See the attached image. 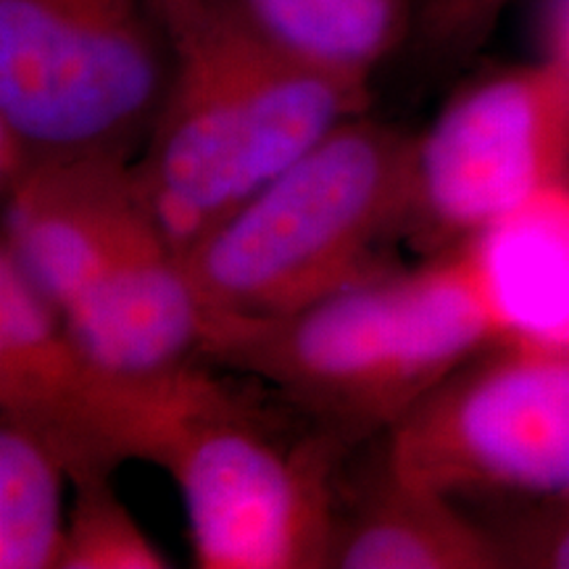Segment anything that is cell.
<instances>
[{"mask_svg": "<svg viewBox=\"0 0 569 569\" xmlns=\"http://www.w3.org/2000/svg\"><path fill=\"white\" fill-rule=\"evenodd\" d=\"M172 80L138 167L177 251L338 124L369 111V82L309 61L248 0H156Z\"/></svg>", "mask_w": 569, "mask_h": 569, "instance_id": "obj_1", "label": "cell"}, {"mask_svg": "<svg viewBox=\"0 0 569 569\" xmlns=\"http://www.w3.org/2000/svg\"><path fill=\"white\" fill-rule=\"evenodd\" d=\"M498 343L467 243L296 315L219 325L203 361L232 369L353 446L388 436L469 359Z\"/></svg>", "mask_w": 569, "mask_h": 569, "instance_id": "obj_2", "label": "cell"}, {"mask_svg": "<svg viewBox=\"0 0 569 569\" xmlns=\"http://www.w3.org/2000/svg\"><path fill=\"white\" fill-rule=\"evenodd\" d=\"M415 222L417 134L369 111L348 119L182 251L206 336L396 272L390 251Z\"/></svg>", "mask_w": 569, "mask_h": 569, "instance_id": "obj_3", "label": "cell"}, {"mask_svg": "<svg viewBox=\"0 0 569 569\" xmlns=\"http://www.w3.org/2000/svg\"><path fill=\"white\" fill-rule=\"evenodd\" d=\"M353 448L211 372L156 467L182 498L196 567L330 569Z\"/></svg>", "mask_w": 569, "mask_h": 569, "instance_id": "obj_4", "label": "cell"}, {"mask_svg": "<svg viewBox=\"0 0 569 569\" xmlns=\"http://www.w3.org/2000/svg\"><path fill=\"white\" fill-rule=\"evenodd\" d=\"M172 80L156 0H0V177L138 161Z\"/></svg>", "mask_w": 569, "mask_h": 569, "instance_id": "obj_5", "label": "cell"}, {"mask_svg": "<svg viewBox=\"0 0 569 569\" xmlns=\"http://www.w3.org/2000/svg\"><path fill=\"white\" fill-rule=\"evenodd\" d=\"M211 372L209 361L163 377L109 367L0 246V417L46 438L71 480L117 475L127 461L159 465Z\"/></svg>", "mask_w": 569, "mask_h": 569, "instance_id": "obj_6", "label": "cell"}, {"mask_svg": "<svg viewBox=\"0 0 569 569\" xmlns=\"http://www.w3.org/2000/svg\"><path fill=\"white\" fill-rule=\"evenodd\" d=\"M386 440L398 475L453 498L569 496V346L493 343Z\"/></svg>", "mask_w": 569, "mask_h": 569, "instance_id": "obj_7", "label": "cell"}, {"mask_svg": "<svg viewBox=\"0 0 569 569\" xmlns=\"http://www.w3.org/2000/svg\"><path fill=\"white\" fill-rule=\"evenodd\" d=\"M569 174V61L493 69L417 134L415 238L459 246Z\"/></svg>", "mask_w": 569, "mask_h": 569, "instance_id": "obj_8", "label": "cell"}, {"mask_svg": "<svg viewBox=\"0 0 569 569\" xmlns=\"http://www.w3.org/2000/svg\"><path fill=\"white\" fill-rule=\"evenodd\" d=\"M330 569H503L486 522L467 517L457 498L380 472L340 503Z\"/></svg>", "mask_w": 569, "mask_h": 569, "instance_id": "obj_9", "label": "cell"}, {"mask_svg": "<svg viewBox=\"0 0 569 569\" xmlns=\"http://www.w3.org/2000/svg\"><path fill=\"white\" fill-rule=\"evenodd\" d=\"M465 243L498 343L569 346V174Z\"/></svg>", "mask_w": 569, "mask_h": 569, "instance_id": "obj_10", "label": "cell"}, {"mask_svg": "<svg viewBox=\"0 0 569 569\" xmlns=\"http://www.w3.org/2000/svg\"><path fill=\"white\" fill-rule=\"evenodd\" d=\"M69 469L30 427L0 417V569H61Z\"/></svg>", "mask_w": 569, "mask_h": 569, "instance_id": "obj_11", "label": "cell"}, {"mask_svg": "<svg viewBox=\"0 0 569 569\" xmlns=\"http://www.w3.org/2000/svg\"><path fill=\"white\" fill-rule=\"evenodd\" d=\"M264 24L319 67L369 82L407 46L411 0H248Z\"/></svg>", "mask_w": 569, "mask_h": 569, "instance_id": "obj_12", "label": "cell"}, {"mask_svg": "<svg viewBox=\"0 0 569 569\" xmlns=\"http://www.w3.org/2000/svg\"><path fill=\"white\" fill-rule=\"evenodd\" d=\"M169 559L122 501L113 475L71 480L61 569H167Z\"/></svg>", "mask_w": 569, "mask_h": 569, "instance_id": "obj_13", "label": "cell"}, {"mask_svg": "<svg viewBox=\"0 0 569 569\" xmlns=\"http://www.w3.org/2000/svg\"><path fill=\"white\" fill-rule=\"evenodd\" d=\"M509 0H411L415 46L430 69H457L493 34Z\"/></svg>", "mask_w": 569, "mask_h": 569, "instance_id": "obj_14", "label": "cell"}, {"mask_svg": "<svg viewBox=\"0 0 569 569\" xmlns=\"http://www.w3.org/2000/svg\"><path fill=\"white\" fill-rule=\"evenodd\" d=\"M486 528L503 567L569 569V496L519 501L509 517Z\"/></svg>", "mask_w": 569, "mask_h": 569, "instance_id": "obj_15", "label": "cell"}, {"mask_svg": "<svg viewBox=\"0 0 569 569\" xmlns=\"http://www.w3.org/2000/svg\"><path fill=\"white\" fill-rule=\"evenodd\" d=\"M559 56H565V59L569 61V17H567L565 32H561V46H559Z\"/></svg>", "mask_w": 569, "mask_h": 569, "instance_id": "obj_16", "label": "cell"}]
</instances>
